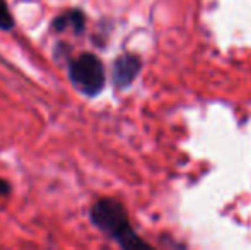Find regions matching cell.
<instances>
[{"label": "cell", "mask_w": 251, "mask_h": 250, "mask_svg": "<svg viewBox=\"0 0 251 250\" xmlns=\"http://www.w3.org/2000/svg\"><path fill=\"white\" fill-rule=\"evenodd\" d=\"M142 70V60L140 57L132 54H123L115 58L111 65V79L118 89H126L133 84Z\"/></svg>", "instance_id": "3957f363"}, {"label": "cell", "mask_w": 251, "mask_h": 250, "mask_svg": "<svg viewBox=\"0 0 251 250\" xmlns=\"http://www.w3.org/2000/svg\"><path fill=\"white\" fill-rule=\"evenodd\" d=\"M69 79L80 94L94 98L104 89L106 70L101 58L94 54H80L69 63Z\"/></svg>", "instance_id": "7a4b0ae2"}, {"label": "cell", "mask_w": 251, "mask_h": 250, "mask_svg": "<svg viewBox=\"0 0 251 250\" xmlns=\"http://www.w3.org/2000/svg\"><path fill=\"white\" fill-rule=\"evenodd\" d=\"M50 28L53 33H63V31L72 29V33L75 34V36H80V34L86 31V14L80 9L65 10L63 14L56 16L55 19L51 21Z\"/></svg>", "instance_id": "277c9868"}, {"label": "cell", "mask_w": 251, "mask_h": 250, "mask_svg": "<svg viewBox=\"0 0 251 250\" xmlns=\"http://www.w3.org/2000/svg\"><path fill=\"white\" fill-rule=\"evenodd\" d=\"M10 190H12V187H10V184L7 180H3V178H0V197H5L10 194Z\"/></svg>", "instance_id": "8992f818"}, {"label": "cell", "mask_w": 251, "mask_h": 250, "mask_svg": "<svg viewBox=\"0 0 251 250\" xmlns=\"http://www.w3.org/2000/svg\"><path fill=\"white\" fill-rule=\"evenodd\" d=\"M91 223L120 245L122 250H154L132 228L126 209L122 202L111 197H102L91 207Z\"/></svg>", "instance_id": "6da1fadb"}, {"label": "cell", "mask_w": 251, "mask_h": 250, "mask_svg": "<svg viewBox=\"0 0 251 250\" xmlns=\"http://www.w3.org/2000/svg\"><path fill=\"white\" fill-rule=\"evenodd\" d=\"M16 26V21H14L10 9L7 5V0H0V29L2 31H10Z\"/></svg>", "instance_id": "5b68a950"}]
</instances>
